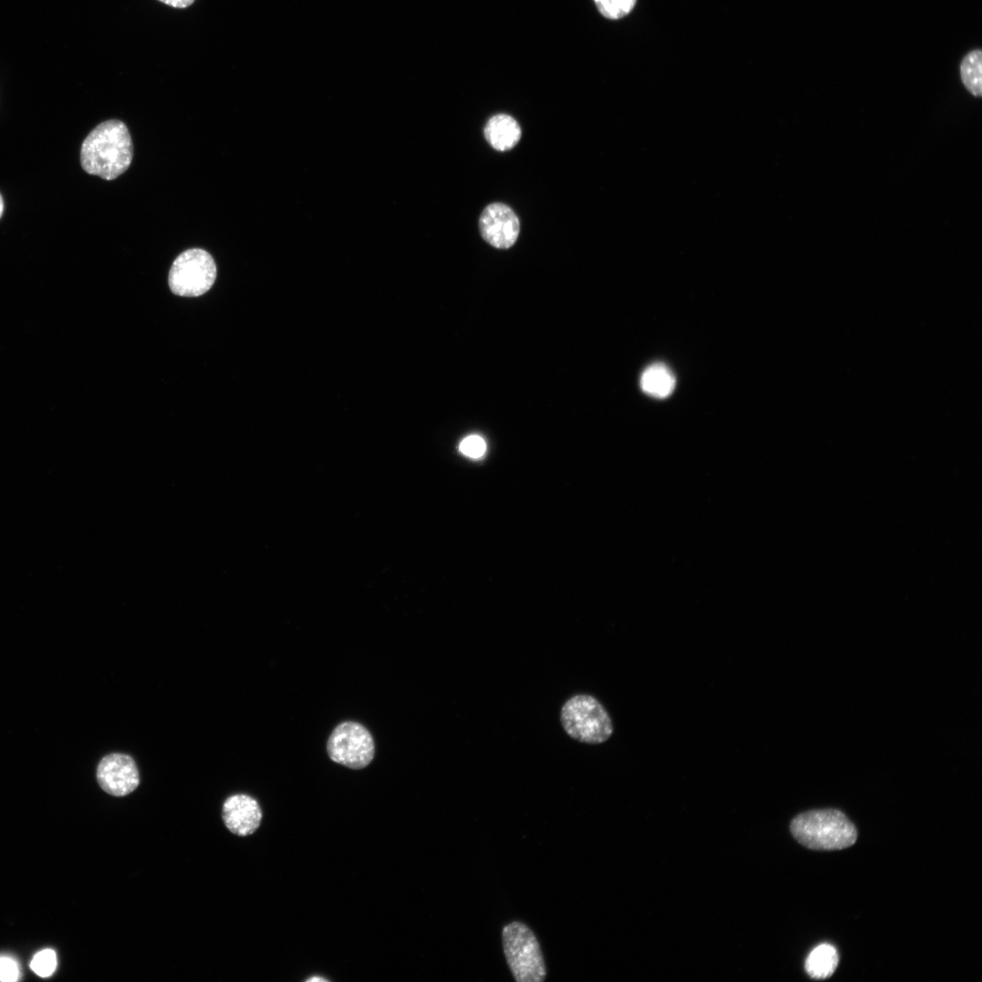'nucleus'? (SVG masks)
I'll return each instance as SVG.
<instances>
[{
    "mask_svg": "<svg viewBox=\"0 0 982 982\" xmlns=\"http://www.w3.org/2000/svg\"><path fill=\"white\" fill-rule=\"evenodd\" d=\"M132 157L129 131L116 119L99 124L85 137L81 147L83 169L105 180H113L123 174L129 167Z\"/></svg>",
    "mask_w": 982,
    "mask_h": 982,
    "instance_id": "f257e3e1",
    "label": "nucleus"
},
{
    "mask_svg": "<svg viewBox=\"0 0 982 982\" xmlns=\"http://www.w3.org/2000/svg\"><path fill=\"white\" fill-rule=\"evenodd\" d=\"M793 837L816 850H837L852 846L857 837L853 823L837 809L812 810L796 817L790 825Z\"/></svg>",
    "mask_w": 982,
    "mask_h": 982,
    "instance_id": "f03ea898",
    "label": "nucleus"
},
{
    "mask_svg": "<svg viewBox=\"0 0 982 982\" xmlns=\"http://www.w3.org/2000/svg\"><path fill=\"white\" fill-rule=\"evenodd\" d=\"M560 722L571 738L589 745L606 742L614 731L606 708L596 697L586 694L575 695L563 704Z\"/></svg>",
    "mask_w": 982,
    "mask_h": 982,
    "instance_id": "7ed1b4c3",
    "label": "nucleus"
},
{
    "mask_svg": "<svg viewBox=\"0 0 982 982\" xmlns=\"http://www.w3.org/2000/svg\"><path fill=\"white\" fill-rule=\"evenodd\" d=\"M505 957L517 982H542L546 968L539 942L533 931L520 921L506 924L502 929Z\"/></svg>",
    "mask_w": 982,
    "mask_h": 982,
    "instance_id": "20e7f679",
    "label": "nucleus"
},
{
    "mask_svg": "<svg viewBox=\"0 0 982 982\" xmlns=\"http://www.w3.org/2000/svg\"><path fill=\"white\" fill-rule=\"evenodd\" d=\"M216 277L211 255L201 248L181 253L173 262L168 283L171 291L182 296H198L208 291Z\"/></svg>",
    "mask_w": 982,
    "mask_h": 982,
    "instance_id": "39448f33",
    "label": "nucleus"
},
{
    "mask_svg": "<svg viewBox=\"0 0 982 982\" xmlns=\"http://www.w3.org/2000/svg\"><path fill=\"white\" fill-rule=\"evenodd\" d=\"M329 757L353 769L366 767L375 755V744L369 731L361 724L346 721L332 731L326 744Z\"/></svg>",
    "mask_w": 982,
    "mask_h": 982,
    "instance_id": "423d86ee",
    "label": "nucleus"
},
{
    "mask_svg": "<svg viewBox=\"0 0 982 982\" xmlns=\"http://www.w3.org/2000/svg\"><path fill=\"white\" fill-rule=\"evenodd\" d=\"M482 238L493 247L507 249L515 245L520 232V222L514 210L503 203L486 205L478 220Z\"/></svg>",
    "mask_w": 982,
    "mask_h": 982,
    "instance_id": "0eeeda50",
    "label": "nucleus"
},
{
    "mask_svg": "<svg viewBox=\"0 0 982 982\" xmlns=\"http://www.w3.org/2000/svg\"><path fill=\"white\" fill-rule=\"evenodd\" d=\"M96 778L101 788L115 797H124L139 785V773L134 759L125 754L113 753L98 764Z\"/></svg>",
    "mask_w": 982,
    "mask_h": 982,
    "instance_id": "6e6552de",
    "label": "nucleus"
},
{
    "mask_svg": "<svg viewBox=\"0 0 982 982\" xmlns=\"http://www.w3.org/2000/svg\"><path fill=\"white\" fill-rule=\"evenodd\" d=\"M222 818L227 829L239 837L255 833L262 820V810L258 802L246 794H235L225 799L222 808Z\"/></svg>",
    "mask_w": 982,
    "mask_h": 982,
    "instance_id": "1a4fd4ad",
    "label": "nucleus"
},
{
    "mask_svg": "<svg viewBox=\"0 0 982 982\" xmlns=\"http://www.w3.org/2000/svg\"><path fill=\"white\" fill-rule=\"evenodd\" d=\"M484 135L492 148L506 152L517 145L522 131L518 122L513 116L497 114L487 120L484 127Z\"/></svg>",
    "mask_w": 982,
    "mask_h": 982,
    "instance_id": "9d476101",
    "label": "nucleus"
},
{
    "mask_svg": "<svg viewBox=\"0 0 982 982\" xmlns=\"http://www.w3.org/2000/svg\"><path fill=\"white\" fill-rule=\"evenodd\" d=\"M640 386L646 394L656 398H665L673 392L676 378L666 365L656 363L642 373Z\"/></svg>",
    "mask_w": 982,
    "mask_h": 982,
    "instance_id": "9b49d317",
    "label": "nucleus"
},
{
    "mask_svg": "<svg viewBox=\"0 0 982 982\" xmlns=\"http://www.w3.org/2000/svg\"><path fill=\"white\" fill-rule=\"evenodd\" d=\"M838 964L837 949L829 944L816 947L807 956L805 968L815 979H825L832 976Z\"/></svg>",
    "mask_w": 982,
    "mask_h": 982,
    "instance_id": "f8f14e48",
    "label": "nucleus"
},
{
    "mask_svg": "<svg viewBox=\"0 0 982 982\" xmlns=\"http://www.w3.org/2000/svg\"><path fill=\"white\" fill-rule=\"evenodd\" d=\"M960 78L966 89L975 97L982 95V53L979 49L968 52L962 59Z\"/></svg>",
    "mask_w": 982,
    "mask_h": 982,
    "instance_id": "ddd939ff",
    "label": "nucleus"
},
{
    "mask_svg": "<svg viewBox=\"0 0 982 982\" xmlns=\"http://www.w3.org/2000/svg\"><path fill=\"white\" fill-rule=\"evenodd\" d=\"M594 2L604 17L616 20L631 12L636 0H594Z\"/></svg>",
    "mask_w": 982,
    "mask_h": 982,
    "instance_id": "4468645a",
    "label": "nucleus"
},
{
    "mask_svg": "<svg viewBox=\"0 0 982 982\" xmlns=\"http://www.w3.org/2000/svg\"><path fill=\"white\" fill-rule=\"evenodd\" d=\"M56 955L52 949L46 948L37 952L31 960L30 967L38 976L46 977L51 976L56 968Z\"/></svg>",
    "mask_w": 982,
    "mask_h": 982,
    "instance_id": "2eb2a0df",
    "label": "nucleus"
},
{
    "mask_svg": "<svg viewBox=\"0 0 982 982\" xmlns=\"http://www.w3.org/2000/svg\"><path fill=\"white\" fill-rule=\"evenodd\" d=\"M458 448L462 454L468 457L479 458L485 454L486 446L481 436L471 435L460 442Z\"/></svg>",
    "mask_w": 982,
    "mask_h": 982,
    "instance_id": "dca6fc26",
    "label": "nucleus"
},
{
    "mask_svg": "<svg viewBox=\"0 0 982 982\" xmlns=\"http://www.w3.org/2000/svg\"><path fill=\"white\" fill-rule=\"evenodd\" d=\"M20 976L17 962L7 956H0V981L15 982Z\"/></svg>",
    "mask_w": 982,
    "mask_h": 982,
    "instance_id": "f3484780",
    "label": "nucleus"
},
{
    "mask_svg": "<svg viewBox=\"0 0 982 982\" xmlns=\"http://www.w3.org/2000/svg\"><path fill=\"white\" fill-rule=\"evenodd\" d=\"M160 2L175 8H185L191 5L195 0H159Z\"/></svg>",
    "mask_w": 982,
    "mask_h": 982,
    "instance_id": "a211bd4d",
    "label": "nucleus"
},
{
    "mask_svg": "<svg viewBox=\"0 0 982 982\" xmlns=\"http://www.w3.org/2000/svg\"><path fill=\"white\" fill-rule=\"evenodd\" d=\"M3 210H4V202H3V198H2V196L0 195V217L2 216Z\"/></svg>",
    "mask_w": 982,
    "mask_h": 982,
    "instance_id": "6ab92c4d",
    "label": "nucleus"
},
{
    "mask_svg": "<svg viewBox=\"0 0 982 982\" xmlns=\"http://www.w3.org/2000/svg\"><path fill=\"white\" fill-rule=\"evenodd\" d=\"M315 980H320L321 981V980H325V979H323L321 977H317V978L312 977V978L309 979V981H315Z\"/></svg>",
    "mask_w": 982,
    "mask_h": 982,
    "instance_id": "aec40b11",
    "label": "nucleus"
}]
</instances>
